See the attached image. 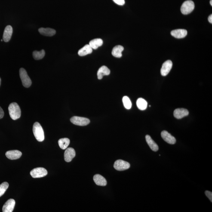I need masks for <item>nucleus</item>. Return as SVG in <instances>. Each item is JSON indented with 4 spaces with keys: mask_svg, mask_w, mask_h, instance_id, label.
<instances>
[{
    "mask_svg": "<svg viewBox=\"0 0 212 212\" xmlns=\"http://www.w3.org/2000/svg\"><path fill=\"white\" fill-rule=\"evenodd\" d=\"M9 184L8 182H4L0 185V197L2 196L8 189Z\"/></svg>",
    "mask_w": 212,
    "mask_h": 212,
    "instance_id": "obj_27",
    "label": "nucleus"
},
{
    "mask_svg": "<svg viewBox=\"0 0 212 212\" xmlns=\"http://www.w3.org/2000/svg\"><path fill=\"white\" fill-rule=\"evenodd\" d=\"M75 156V152L73 148H68L65 151L64 153V159L66 162H70Z\"/></svg>",
    "mask_w": 212,
    "mask_h": 212,
    "instance_id": "obj_11",
    "label": "nucleus"
},
{
    "mask_svg": "<svg viewBox=\"0 0 212 212\" xmlns=\"http://www.w3.org/2000/svg\"><path fill=\"white\" fill-rule=\"evenodd\" d=\"M195 7V4L193 1L191 0L185 1L182 4L181 11L184 15L189 14L192 12Z\"/></svg>",
    "mask_w": 212,
    "mask_h": 212,
    "instance_id": "obj_3",
    "label": "nucleus"
},
{
    "mask_svg": "<svg viewBox=\"0 0 212 212\" xmlns=\"http://www.w3.org/2000/svg\"><path fill=\"white\" fill-rule=\"evenodd\" d=\"M6 156L9 159L15 160L21 157L22 153L20 151L18 150L10 151L6 152Z\"/></svg>",
    "mask_w": 212,
    "mask_h": 212,
    "instance_id": "obj_12",
    "label": "nucleus"
},
{
    "mask_svg": "<svg viewBox=\"0 0 212 212\" xmlns=\"http://www.w3.org/2000/svg\"><path fill=\"white\" fill-rule=\"evenodd\" d=\"M45 52L44 50L40 51H34L33 53V56L35 60H38L42 59L45 56Z\"/></svg>",
    "mask_w": 212,
    "mask_h": 212,
    "instance_id": "obj_25",
    "label": "nucleus"
},
{
    "mask_svg": "<svg viewBox=\"0 0 212 212\" xmlns=\"http://www.w3.org/2000/svg\"><path fill=\"white\" fill-rule=\"evenodd\" d=\"M13 33V29L10 25L7 26L4 29L3 40L5 42H8L11 39Z\"/></svg>",
    "mask_w": 212,
    "mask_h": 212,
    "instance_id": "obj_15",
    "label": "nucleus"
},
{
    "mask_svg": "<svg viewBox=\"0 0 212 212\" xmlns=\"http://www.w3.org/2000/svg\"><path fill=\"white\" fill-rule=\"evenodd\" d=\"M145 139L149 145L150 148L152 151L156 152L158 151L159 147L158 145L155 143V142L152 140V138L149 135H147L145 136Z\"/></svg>",
    "mask_w": 212,
    "mask_h": 212,
    "instance_id": "obj_18",
    "label": "nucleus"
},
{
    "mask_svg": "<svg viewBox=\"0 0 212 212\" xmlns=\"http://www.w3.org/2000/svg\"><path fill=\"white\" fill-rule=\"evenodd\" d=\"M205 194L206 196L208 197L211 202H212V192L208 191H205Z\"/></svg>",
    "mask_w": 212,
    "mask_h": 212,
    "instance_id": "obj_29",
    "label": "nucleus"
},
{
    "mask_svg": "<svg viewBox=\"0 0 212 212\" xmlns=\"http://www.w3.org/2000/svg\"><path fill=\"white\" fill-rule=\"evenodd\" d=\"M3 41V39L1 40V41Z\"/></svg>",
    "mask_w": 212,
    "mask_h": 212,
    "instance_id": "obj_34",
    "label": "nucleus"
},
{
    "mask_svg": "<svg viewBox=\"0 0 212 212\" xmlns=\"http://www.w3.org/2000/svg\"><path fill=\"white\" fill-rule=\"evenodd\" d=\"M103 44V41L101 38H95L92 40L90 41L89 44L90 47H91L92 49L96 50L99 47H101Z\"/></svg>",
    "mask_w": 212,
    "mask_h": 212,
    "instance_id": "obj_22",
    "label": "nucleus"
},
{
    "mask_svg": "<svg viewBox=\"0 0 212 212\" xmlns=\"http://www.w3.org/2000/svg\"><path fill=\"white\" fill-rule=\"evenodd\" d=\"M189 114V111L185 109H176L174 112V116L178 119H180L183 117L187 116Z\"/></svg>",
    "mask_w": 212,
    "mask_h": 212,
    "instance_id": "obj_13",
    "label": "nucleus"
},
{
    "mask_svg": "<svg viewBox=\"0 0 212 212\" xmlns=\"http://www.w3.org/2000/svg\"><path fill=\"white\" fill-rule=\"evenodd\" d=\"M208 20L210 23H212V15L211 14L208 17Z\"/></svg>",
    "mask_w": 212,
    "mask_h": 212,
    "instance_id": "obj_31",
    "label": "nucleus"
},
{
    "mask_svg": "<svg viewBox=\"0 0 212 212\" xmlns=\"http://www.w3.org/2000/svg\"><path fill=\"white\" fill-rule=\"evenodd\" d=\"M123 102L124 107L127 109H130L132 107V103L129 98L127 96H124L123 98Z\"/></svg>",
    "mask_w": 212,
    "mask_h": 212,
    "instance_id": "obj_26",
    "label": "nucleus"
},
{
    "mask_svg": "<svg viewBox=\"0 0 212 212\" xmlns=\"http://www.w3.org/2000/svg\"><path fill=\"white\" fill-rule=\"evenodd\" d=\"M136 104H137L138 108L140 110H145L147 108V102L142 98H140L138 99Z\"/></svg>",
    "mask_w": 212,
    "mask_h": 212,
    "instance_id": "obj_23",
    "label": "nucleus"
},
{
    "mask_svg": "<svg viewBox=\"0 0 212 212\" xmlns=\"http://www.w3.org/2000/svg\"><path fill=\"white\" fill-rule=\"evenodd\" d=\"M110 70L106 66H103L99 68L98 70L97 75L99 79H101L105 75H108L110 74Z\"/></svg>",
    "mask_w": 212,
    "mask_h": 212,
    "instance_id": "obj_19",
    "label": "nucleus"
},
{
    "mask_svg": "<svg viewBox=\"0 0 212 212\" xmlns=\"http://www.w3.org/2000/svg\"><path fill=\"white\" fill-rule=\"evenodd\" d=\"M92 49L89 44H87L79 50L78 54L80 56H84L91 54Z\"/></svg>",
    "mask_w": 212,
    "mask_h": 212,
    "instance_id": "obj_21",
    "label": "nucleus"
},
{
    "mask_svg": "<svg viewBox=\"0 0 212 212\" xmlns=\"http://www.w3.org/2000/svg\"><path fill=\"white\" fill-rule=\"evenodd\" d=\"M9 113L12 119L16 120L21 116V110L19 105L16 103L10 104L8 107Z\"/></svg>",
    "mask_w": 212,
    "mask_h": 212,
    "instance_id": "obj_1",
    "label": "nucleus"
},
{
    "mask_svg": "<svg viewBox=\"0 0 212 212\" xmlns=\"http://www.w3.org/2000/svg\"><path fill=\"white\" fill-rule=\"evenodd\" d=\"M210 5L212 6V0H210Z\"/></svg>",
    "mask_w": 212,
    "mask_h": 212,
    "instance_id": "obj_32",
    "label": "nucleus"
},
{
    "mask_svg": "<svg viewBox=\"0 0 212 212\" xmlns=\"http://www.w3.org/2000/svg\"><path fill=\"white\" fill-rule=\"evenodd\" d=\"M16 202L13 199L8 200L4 204L2 207V211L3 212H12L14 210Z\"/></svg>",
    "mask_w": 212,
    "mask_h": 212,
    "instance_id": "obj_10",
    "label": "nucleus"
},
{
    "mask_svg": "<svg viewBox=\"0 0 212 212\" xmlns=\"http://www.w3.org/2000/svg\"><path fill=\"white\" fill-rule=\"evenodd\" d=\"M4 115V112L2 108L0 106V119L3 118Z\"/></svg>",
    "mask_w": 212,
    "mask_h": 212,
    "instance_id": "obj_30",
    "label": "nucleus"
},
{
    "mask_svg": "<svg viewBox=\"0 0 212 212\" xmlns=\"http://www.w3.org/2000/svg\"><path fill=\"white\" fill-rule=\"evenodd\" d=\"M33 131L35 138L38 142L43 141L44 139V131L39 123L38 122L34 123L33 127Z\"/></svg>",
    "mask_w": 212,
    "mask_h": 212,
    "instance_id": "obj_2",
    "label": "nucleus"
},
{
    "mask_svg": "<svg viewBox=\"0 0 212 212\" xmlns=\"http://www.w3.org/2000/svg\"><path fill=\"white\" fill-rule=\"evenodd\" d=\"M70 143V140L67 138L60 139L58 141L59 146L63 150L67 149Z\"/></svg>",
    "mask_w": 212,
    "mask_h": 212,
    "instance_id": "obj_24",
    "label": "nucleus"
},
{
    "mask_svg": "<svg viewBox=\"0 0 212 212\" xmlns=\"http://www.w3.org/2000/svg\"><path fill=\"white\" fill-rule=\"evenodd\" d=\"M114 168L118 171L128 169L130 167L129 163L121 160H117L114 165Z\"/></svg>",
    "mask_w": 212,
    "mask_h": 212,
    "instance_id": "obj_7",
    "label": "nucleus"
},
{
    "mask_svg": "<svg viewBox=\"0 0 212 212\" xmlns=\"http://www.w3.org/2000/svg\"><path fill=\"white\" fill-rule=\"evenodd\" d=\"M187 31L184 29H175L171 32V35L172 36L177 38H185L187 35Z\"/></svg>",
    "mask_w": 212,
    "mask_h": 212,
    "instance_id": "obj_14",
    "label": "nucleus"
},
{
    "mask_svg": "<svg viewBox=\"0 0 212 212\" xmlns=\"http://www.w3.org/2000/svg\"><path fill=\"white\" fill-rule=\"evenodd\" d=\"M70 121L73 124L80 126L88 125L90 123V120L88 119L78 116L72 117L70 119Z\"/></svg>",
    "mask_w": 212,
    "mask_h": 212,
    "instance_id": "obj_5",
    "label": "nucleus"
},
{
    "mask_svg": "<svg viewBox=\"0 0 212 212\" xmlns=\"http://www.w3.org/2000/svg\"><path fill=\"white\" fill-rule=\"evenodd\" d=\"M161 136L165 141L170 144L173 145L176 143L175 138L165 130L161 132Z\"/></svg>",
    "mask_w": 212,
    "mask_h": 212,
    "instance_id": "obj_9",
    "label": "nucleus"
},
{
    "mask_svg": "<svg viewBox=\"0 0 212 212\" xmlns=\"http://www.w3.org/2000/svg\"><path fill=\"white\" fill-rule=\"evenodd\" d=\"M114 2L119 5H124L125 3L124 0H113Z\"/></svg>",
    "mask_w": 212,
    "mask_h": 212,
    "instance_id": "obj_28",
    "label": "nucleus"
},
{
    "mask_svg": "<svg viewBox=\"0 0 212 212\" xmlns=\"http://www.w3.org/2000/svg\"><path fill=\"white\" fill-rule=\"evenodd\" d=\"M31 176L34 178H40L44 177L48 174L47 170L43 167H38L31 170Z\"/></svg>",
    "mask_w": 212,
    "mask_h": 212,
    "instance_id": "obj_6",
    "label": "nucleus"
},
{
    "mask_svg": "<svg viewBox=\"0 0 212 212\" xmlns=\"http://www.w3.org/2000/svg\"><path fill=\"white\" fill-rule=\"evenodd\" d=\"M124 48L122 46L117 45L115 46L112 49V54L114 57L120 58L122 57V52L124 51Z\"/></svg>",
    "mask_w": 212,
    "mask_h": 212,
    "instance_id": "obj_20",
    "label": "nucleus"
},
{
    "mask_svg": "<svg viewBox=\"0 0 212 212\" xmlns=\"http://www.w3.org/2000/svg\"><path fill=\"white\" fill-rule=\"evenodd\" d=\"M38 32L41 35L46 36H52L56 34V31L50 28H41L38 29Z\"/></svg>",
    "mask_w": 212,
    "mask_h": 212,
    "instance_id": "obj_16",
    "label": "nucleus"
},
{
    "mask_svg": "<svg viewBox=\"0 0 212 212\" xmlns=\"http://www.w3.org/2000/svg\"><path fill=\"white\" fill-rule=\"evenodd\" d=\"M19 75L24 87L26 88H29L30 87L32 84V81L28 75L27 72L24 69H20L19 70Z\"/></svg>",
    "mask_w": 212,
    "mask_h": 212,
    "instance_id": "obj_4",
    "label": "nucleus"
},
{
    "mask_svg": "<svg viewBox=\"0 0 212 212\" xmlns=\"http://www.w3.org/2000/svg\"><path fill=\"white\" fill-rule=\"evenodd\" d=\"M1 79L0 78V85H1Z\"/></svg>",
    "mask_w": 212,
    "mask_h": 212,
    "instance_id": "obj_33",
    "label": "nucleus"
},
{
    "mask_svg": "<svg viewBox=\"0 0 212 212\" xmlns=\"http://www.w3.org/2000/svg\"><path fill=\"white\" fill-rule=\"evenodd\" d=\"M173 66V63L170 60L165 62L161 69V74L162 76H165L168 75Z\"/></svg>",
    "mask_w": 212,
    "mask_h": 212,
    "instance_id": "obj_8",
    "label": "nucleus"
},
{
    "mask_svg": "<svg viewBox=\"0 0 212 212\" xmlns=\"http://www.w3.org/2000/svg\"><path fill=\"white\" fill-rule=\"evenodd\" d=\"M93 180L96 185L99 186H105L107 184L106 179L100 174H96L93 178Z\"/></svg>",
    "mask_w": 212,
    "mask_h": 212,
    "instance_id": "obj_17",
    "label": "nucleus"
}]
</instances>
